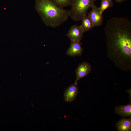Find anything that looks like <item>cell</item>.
<instances>
[{"instance_id":"obj_1","label":"cell","mask_w":131,"mask_h":131,"mask_svg":"<svg viewBox=\"0 0 131 131\" xmlns=\"http://www.w3.org/2000/svg\"><path fill=\"white\" fill-rule=\"evenodd\" d=\"M107 52L117 57L131 52V22L124 17H114L107 22L104 29Z\"/></svg>"},{"instance_id":"obj_2","label":"cell","mask_w":131,"mask_h":131,"mask_svg":"<svg viewBox=\"0 0 131 131\" xmlns=\"http://www.w3.org/2000/svg\"><path fill=\"white\" fill-rule=\"evenodd\" d=\"M34 0L35 9L47 26L58 27L70 17L69 11L58 6L51 0Z\"/></svg>"},{"instance_id":"obj_3","label":"cell","mask_w":131,"mask_h":131,"mask_svg":"<svg viewBox=\"0 0 131 131\" xmlns=\"http://www.w3.org/2000/svg\"><path fill=\"white\" fill-rule=\"evenodd\" d=\"M96 0H74L69 11L70 17L74 20H81L86 16L89 9L91 8Z\"/></svg>"},{"instance_id":"obj_4","label":"cell","mask_w":131,"mask_h":131,"mask_svg":"<svg viewBox=\"0 0 131 131\" xmlns=\"http://www.w3.org/2000/svg\"><path fill=\"white\" fill-rule=\"evenodd\" d=\"M91 8V10L88 13L87 16L92 22L94 27L101 25L103 20V13L101 12L99 8L95 5Z\"/></svg>"},{"instance_id":"obj_5","label":"cell","mask_w":131,"mask_h":131,"mask_svg":"<svg viewBox=\"0 0 131 131\" xmlns=\"http://www.w3.org/2000/svg\"><path fill=\"white\" fill-rule=\"evenodd\" d=\"M76 81L73 83L68 87L64 91V98L67 102H72L76 100L79 91L77 84Z\"/></svg>"},{"instance_id":"obj_6","label":"cell","mask_w":131,"mask_h":131,"mask_svg":"<svg viewBox=\"0 0 131 131\" xmlns=\"http://www.w3.org/2000/svg\"><path fill=\"white\" fill-rule=\"evenodd\" d=\"M83 33L80 25H75L71 26L66 36L71 41H80L83 37Z\"/></svg>"},{"instance_id":"obj_7","label":"cell","mask_w":131,"mask_h":131,"mask_svg":"<svg viewBox=\"0 0 131 131\" xmlns=\"http://www.w3.org/2000/svg\"><path fill=\"white\" fill-rule=\"evenodd\" d=\"M91 66L89 63L83 62L79 64L76 69V81L78 82L81 79L91 73Z\"/></svg>"},{"instance_id":"obj_8","label":"cell","mask_w":131,"mask_h":131,"mask_svg":"<svg viewBox=\"0 0 131 131\" xmlns=\"http://www.w3.org/2000/svg\"><path fill=\"white\" fill-rule=\"evenodd\" d=\"M69 48L67 50L66 54L70 56H81L83 52L82 43L80 41H71Z\"/></svg>"},{"instance_id":"obj_9","label":"cell","mask_w":131,"mask_h":131,"mask_svg":"<svg viewBox=\"0 0 131 131\" xmlns=\"http://www.w3.org/2000/svg\"><path fill=\"white\" fill-rule=\"evenodd\" d=\"M116 129L119 131H129L131 130V119L122 118L116 124Z\"/></svg>"},{"instance_id":"obj_10","label":"cell","mask_w":131,"mask_h":131,"mask_svg":"<svg viewBox=\"0 0 131 131\" xmlns=\"http://www.w3.org/2000/svg\"><path fill=\"white\" fill-rule=\"evenodd\" d=\"M115 113L123 117H129L131 115V105L120 106L115 108Z\"/></svg>"},{"instance_id":"obj_11","label":"cell","mask_w":131,"mask_h":131,"mask_svg":"<svg viewBox=\"0 0 131 131\" xmlns=\"http://www.w3.org/2000/svg\"><path fill=\"white\" fill-rule=\"evenodd\" d=\"M82 23L80 26L83 32L91 30L94 26L90 19L87 15L81 20Z\"/></svg>"},{"instance_id":"obj_12","label":"cell","mask_w":131,"mask_h":131,"mask_svg":"<svg viewBox=\"0 0 131 131\" xmlns=\"http://www.w3.org/2000/svg\"><path fill=\"white\" fill-rule=\"evenodd\" d=\"M58 6L62 8L71 6L74 0H51Z\"/></svg>"},{"instance_id":"obj_13","label":"cell","mask_w":131,"mask_h":131,"mask_svg":"<svg viewBox=\"0 0 131 131\" xmlns=\"http://www.w3.org/2000/svg\"><path fill=\"white\" fill-rule=\"evenodd\" d=\"M113 2L112 1H108L102 0L101 5L99 9L101 12L103 13L106 9L108 8L112 7L113 5Z\"/></svg>"},{"instance_id":"obj_14","label":"cell","mask_w":131,"mask_h":131,"mask_svg":"<svg viewBox=\"0 0 131 131\" xmlns=\"http://www.w3.org/2000/svg\"><path fill=\"white\" fill-rule=\"evenodd\" d=\"M115 1L117 3H121L126 0H115Z\"/></svg>"},{"instance_id":"obj_15","label":"cell","mask_w":131,"mask_h":131,"mask_svg":"<svg viewBox=\"0 0 131 131\" xmlns=\"http://www.w3.org/2000/svg\"><path fill=\"white\" fill-rule=\"evenodd\" d=\"M104 0L107 1H112V0Z\"/></svg>"}]
</instances>
